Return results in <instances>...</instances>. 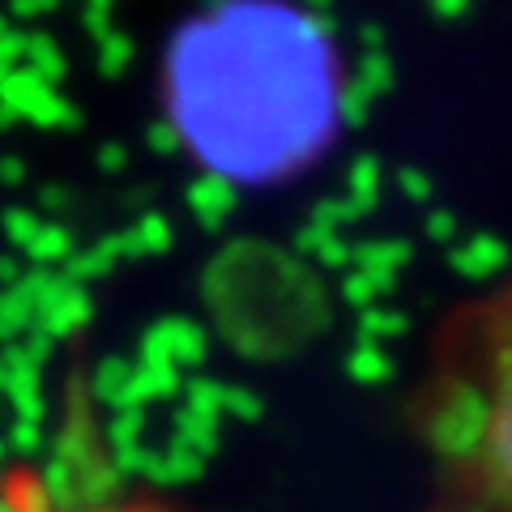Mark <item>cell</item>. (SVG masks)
I'll list each match as a JSON object with an SVG mask.
<instances>
[{
	"mask_svg": "<svg viewBox=\"0 0 512 512\" xmlns=\"http://www.w3.org/2000/svg\"><path fill=\"white\" fill-rule=\"evenodd\" d=\"M171 137L205 175L278 188L308 175L346 128V64L299 0H210L163 52Z\"/></svg>",
	"mask_w": 512,
	"mask_h": 512,
	"instance_id": "1",
	"label": "cell"
},
{
	"mask_svg": "<svg viewBox=\"0 0 512 512\" xmlns=\"http://www.w3.org/2000/svg\"><path fill=\"white\" fill-rule=\"evenodd\" d=\"M410 431L423 512H512V282L444 320Z\"/></svg>",
	"mask_w": 512,
	"mask_h": 512,
	"instance_id": "2",
	"label": "cell"
},
{
	"mask_svg": "<svg viewBox=\"0 0 512 512\" xmlns=\"http://www.w3.org/2000/svg\"><path fill=\"white\" fill-rule=\"evenodd\" d=\"M9 512H192L167 491L154 487H77V491H43V487H22V500Z\"/></svg>",
	"mask_w": 512,
	"mask_h": 512,
	"instance_id": "3",
	"label": "cell"
}]
</instances>
